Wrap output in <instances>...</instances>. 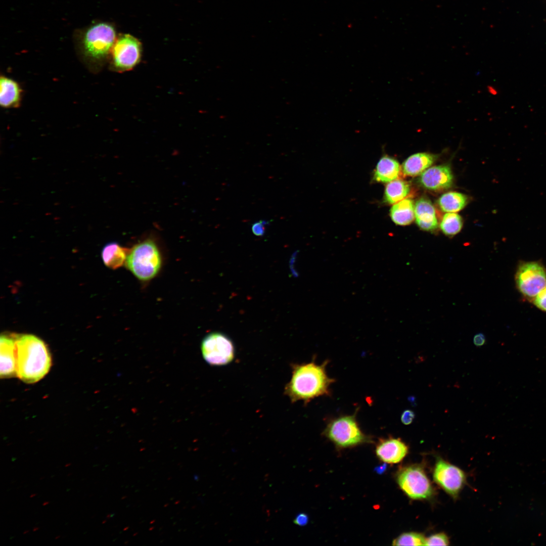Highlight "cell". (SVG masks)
<instances>
[{
	"mask_svg": "<svg viewBox=\"0 0 546 546\" xmlns=\"http://www.w3.org/2000/svg\"><path fill=\"white\" fill-rule=\"evenodd\" d=\"M328 363L326 360L317 365L313 359L308 363L293 365L291 379L285 388V394L292 402L302 400L307 403L316 397L330 395V386L335 380L327 373Z\"/></svg>",
	"mask_w": 546,
	"mask_h": 546,
	"instance_id": "1",
	"label": "cell"
},
{
	"mask_svg": "<svg viewBox=\"0 0 546 546\" xmlns=\"http://www.w3.org/2000/svg\"><path fill=\"white\" fill-rule=\"evenodd\" d=\"M51 365L50 353L42 340L33 335H17V377L26 383H36L47 374Z\"/></svg>",
	"mask_w": 546,
	"mask_h": 546,
	"instance_id": "2",
	"label": "cell"
},
{
	"mask_svg": "<svg viewBox=\"0 0 546 546\" xmlns=\"http://www.w3.org/2000/svg\"><path fill=\"white\" fill-rule=\"evenodd\" d=\"M125 264L138 279L147 281L154 278L159 271L162 258L155 243L147 239L130 250Z\"/></svg>",
	"mask_w": 546,
	"mask_h": 546,
	"instance_id": "3",
	"label": "cell"
},
{
	"mask_svg": "<svg viewBox=\"0 0 546 546\" xmlns=\"http://www.w3.org/2000/svg\"><path fill=\"white\" fill-rule=\"evenodd\" d=\"M356 413L329 420L324 431L325 436L341 448L353 447L369 441V437L359 427Z\"/></svg>",
	"mask_w": 546,
	"mask_h": 546,
	"instance_id": "4",
	"label": "cell"
},
{
	"mask_svg": "<svg viewBox=\"0 0 546 546\" xmlns=\"http://www.w3.org/2000/svg\"><path fill=\"white\" fill-rule=\"evenodd\" d=\"M398 485L404 493L413 499H429L435 490L424 468L413 464L401 468L396 474Z\"/></svg>",
	"mask_w": 546,
	"mask_h": 546,
	"instance_id": "5",
	"label": "cell"
},
{
	"mask_svg": "<svg viewBox=\"0 0 546 546\" xmlns=\"http://www.w3.org/2000/svg\"><path fill=\"white\" fill-rule=\"evenodd\" d=\"M515 281L522 295L528 299H533L546 287V269L538 261L522 262L517 268Z\"/></svg>",
	"mask_w": 546,
	"mask_h": 546,
	"instance_id": "6",
	"label": "cell"
},
{
	"mask_svg": "<svg viewBox=\"0 0 546 546\" xmlns=\"http://www.w3.org/2000/svg\"><path fill=\"white\" fill-rule=\"evenodd\" d=\"M201 349L204 359L212 366L226 365L235 357L232 341L220 333L214 332L207 335L202 340Z\"/></svg>",
	"mask_w": 546,
	"mask_h": 546,
	"instance_id": "7",
	"label": "cell"
},
{
	"mask_svg": "<svg viewBox=\"0 0 546 546\" xmlns=\"http://www.w3.org/2000/svg\"><path fill=\"white\" fill-rule=\"evenodd\" d=\"M433 477L436 484L454 498L458 496L466 482L465 472L441 458H437Z\"/></svg>",
	"mask_w": 546,
	"mask_h": 546,
	"instance_id": "8",
	"label": "cell"
},
{
	"mask_svg": "<svg viewBox=\"0 0 546 546\" xmlns=\"http://www.w3.org/2000/svg\"><path fill=\"white\" fill-rule=\"evenodd\" d=\"M115 39L114 28L106 23H99L86 31L83 40L85 52L90 57L101 59L112 47Z\"/></svg>",
	"mask_w": 546,
	"mask_h": 546,
	"instance_id": "9",
	"label": "cell"
},
{
	"mask_svg": "<svg viewBox=\"0 0 546 546\" xmlns=\"http://www.w3.org/2000/svg\"><path fill=\"white\" fill-rule=\"evenodd\" d=\"M141 44L134 37L124 34L118 38L113 49V65L119 71L132 69L140 62Z\"/></svg>",
	"mask_w": 546,
	"mask_h": 546,
	"instance_id": "10",
	"label": "cell"
},
{
	"mask_svg": "<svg viewBox=\"0 0 546 546\" xmlns=\"http://www.w3.org/2000/svg\"><path fill=\"white\" fill-rule=\"evenodd\" d=\"M419 182L428 190L440 191L451 186L453 175L448 165L435 166L427 169L421 174Z\"/></svg>",
	"mask_w": 546,
	"mask_h": 546,
	"instance_id": "11",
	"label": "cell"
},
{
	"mask_svg": "<svg viewBox=\"0 0 546 546\" xmlns=\"http://www.w3.org/2000/svg\"><path fill=\"white\" fill-rule=\"evenodd\" d=\"M17 334H4L0 339L1 378L16 376V350Z\"/></svg>",
	"mask_w": 546,
	"mask_h": 546,
	"instance_id": "12",
	"label": "cell"
},
{
	"mask_svg": "<svg viewBox=\"0 0 546 546\" xmlns=\"http://www.w3.org/2000/svg\"><path fill=\"white\" fill-rule=\"evenodd\" d=\"M408 446L400 438L380 439L376 447L378 458L386 463L401 462L408 452Z\"/></svg>",
	"mask_w": 546,
	"mask_h": 546,
	"instance_id": "13",
	"label": "cell"
},
{
	"mask_svg": "<svg viewBox=\"0 0 546 546\" xmlns=\"http://www.w3.org/2000/svg\"><path fill=\"white\" fill-rule=\"evenodd\" d=\"M415 217L417 224L423 230L432 231L438 227L435 208L428 199L421 198L417 201Z\"/></svg>",
	"mask_w": 546,
	"mask_h": 546,
	"instance_id": "14",
	"label": "cell"
},
{
	"mask_svg": "<svg viewBox=\"0 0 546 546\" xmlns=\"http://www.w3.org/2000/svg\"><path fill=\"white\" fill-rule=\"evenodd\" d=\"M437 158V155L431 153L423 152L414 154L403 163L402 172L407 176L418 175L428 169Z\"/></svg>",
	"mask_w": 546,
	"mask_h": 546,
	"instance_id": "15",
	"label": "cell"
},
{
	"mask_svg": "<svg viewBox=\"0 0 546 546\" xmlns=\"http://www.w3.org/2000/svg\"><path fill=\"white\" fill-rule=\"evenodd\" d=\"M21 89L15 80L1 76L0 79V104L5 108H16L20 105Z\"/></svg>",
	"mask_w": 546,
	"mask_h": 546,
	"instance_id": "16",
	"label": "cell"
},
{
	"mask_svg": "<svg viewBox=\"0 0 546 546\" xmlns=\"http://www.w3.org/2000/svg\"><path fill=\"white\" fill-rule=\"evenodd\" d=\"M400 173V166L398 162L393 158L384 156L377 164L374 178L378 182L388 183L397 179Z\"/></svg>",
	"mask_w": 546,
	"mask_h": 546,
	"instance_id": "17",
	"label": "cell"
},
{
	"mask_svg": "<svg viewBox=\"0 0 546 546\" xmlns=\"http://www.w3.org/2000/svg\"><path fill=\"white\" fill-rule=\"evenodd\" d=\"M129 251L117 243L111 242L106 244L103 248L101 256L107 267L115 269L125 263Z\"/></svg>",
	"mask_w": 546,
	"mask_h": 546,
	"instance_id": "18",
	"label": "cell"
},
{
	"mask_svg": "<svg viewBox=\"0 0 546 546\" xmlns=\"http://www.w3.org/2000/svg\"><path fill=\"white\" fill-rule=\"evenodd\" d=\"M390 215L392 221L397 225L410 224L415 217L413 201L407 198L394 204L390 209Z\"/></svg>",
	"mask_w": 546,
	"mask_h": 546,
	"instance_id": "19",
	"label": "cell"
},
{
	"mask_svg": "<svg viewBox=\"0 0 546 546\" xmlns=\"http://www.w3.org/2000/svg\"><path fill=\"white\" fill-rule=\"evenodd\" d=\"M410 192V186L405 181L396 179L386 186L384 200L389 204H394L404 199Z\"/></svg>",
	"mask_w": 546,
	"mask_h": 546,
	"instance_id": "20",
	"label": "cell"
},
{
	"mask_svg": "<svg viewBox=\"0 0 546 546\" xmlns=\"http://www.w3.org/2000/svg\"><path fill=\"white\" fill-rule=\"evenodd\" d=\"M468 202L467 197L461 193L450 192L443 194L438 203L441 210L446 212H456L463 209Z\"/></svg>",
	"mask_w": 546,
	"mask_h": 546,
	"instance_id": "21",
	"label": "cell"
},
{
	"mask_svg": "<svg viewBox=\"0 0 546 546\" xmlns=\"http://www.w3.org/2000/svg\"><path fill=\"white\" fill-rule=\"evenodd\" d=\"M462 225L463 221L460 215L454 212H448L442 218L440 228L445 235L453 236L461 231Z\"/></svg>",
	"mask_w": 546,
	"mask_h": 546,
	"instance_id": "22",
	"label": "cell"
},
{
	"mask_svg": "<svg viewBox=\"0 0 546 546\" xmlns=\"http://www.w3.org/2000/svg\"><path fill=\"white\" fill-rule=\"evenodd\" d=\"M426 538L420 533L409 532L399 535L392 541L393 545H425Z\"/></svg>",
	"mask_w": 546,
	"mask_h": 546,
	"instance_id": "23",
	"label": "cell"
},
{
	"mask_svg": "<svg viewBox=\"0 0 546 546\" xmlns=\"http://www.w3.org/2000/svg\"><path fill=\"white\" fill-rule=\"evenodd\" d=\"M449 544V541L447 535L440 532L426 538L425 545H448Z\"/></svg>",
	"mask_w": 546,
	"mask_h": 546,
	"instance_id": "24",
	"label": "cell"
},
{
	"mask_svg": "<svg viewBox=\"0 0 546 546\" xmlns=\"http://www.w3.org/2000/svg\"><path fill=\"white\" fill-rule=\"evenodd\" d=\"M534 304L541 310L546 311V287L533 299Z\"/></svg>",
	"mask_w": 546,
	"mask_h": 546,
	"instance_id": "25",
	"label": "cell"
},
{
	"mask_svg": "<svg viewBox=\"0 0 546 546\" xmlns=\"http://www.w3.org/2000/svg\"><path fill=\"white\" fill-rule=\"evenodd\" d=\"M269 222L261 220L255 222L251 227L252 233L257 236H262L265 232V226L269 224Z\"/></svg>",
	"mask_w": 546,
	"mask_h": 546,
	"instance_id": "26",
	"label": "cell"
},
{
	"mask_svg": "<svg viewBox=\"0 0 546 546\" xmlns=\"http://www.w3.org/2000/svg\"><path fill=\"white\" fill-rule=\"evenodd\" d=\"M415 417V413L410 410H405L401 416V421L404 425L411 424Z\"/></svg>",
	"mask_w": 546,
	"mask_h": 546,
	"instance_id": "27",
	"label": "cell"
},
{
	"mask_svg": "<svg viewBox=\"0 0 546 546\" xmlns=\"http://www.w3.org/2000/svg\"><path fill=\"white\" fill-rule=\"evenodd\" d=\"M308 516L304 513H301L298 514L294 520V523L299 526H304L306 525L308 523Z\"/></svg>",
	"mask_w": 546,
	"mask_h": 546,
	"instance_id": "28",
	"label": "cell"
},
{
	"mask_svg": "<svg viewBox=\"0 0 546 546\" xmlns=\"http://www.w3.org/2000/svg\"><path fill=\"white\" fill-rule=\"evenodd\" d=\"M473 343L476 346L483 345L485 343L484 335L481 333L476 334L473 338Z\"/></svg>",
	"mask_w": 546,
	"mask_h": 546,
	"instance_id": "29",
	"label": "cell"
},
{
	"mask_svg": "<svg viewBox=\"0 0 546 546\" xmlns=\"http://www.w3.org/2000/svg\"><path fill=\"white\" fill-rule=\"evenodd\" d=\"M386 469V464H384L382 466H379L376 468V471L379 474H381L384 472Z\"/></svg>",
	"mask_w": 546,
	"mask_h": 546,
	"instance_id": "30",
	"label": "cell"
},
{
	"mask_svg": "<svg viewBox=\"0 0 546 546\" xmlns=\"http://www.w3.org/2000/svg\"><path fill=\"white\" fill-rule=\"evenodd\" d=\"M39 527H34V528L33 529V531H37V530H38V529H39Z\"/></svg>",
	"mask_w": 546,
	"mask_h": 546,
	"instance_id": "31",
	"label": "cell"
},
{
	"mask_svg": "<svg viewBox=\"0 0 546 546\" xmlns=\"http://www.w3.org/2000/svg\"><path fill=\"white\" fill-rule=\"evenodd\" d=\"M49 503H50L49 502H44V503H43V504H42V505H43V506H45V505H47V504H49Z\"/></svg>",
	"mask_w": 546,
	"mask_h": 546,
	"instance_id": "32",
	"label": "cell"
},
{
	"mask_svg": "<svg viewBox=\"0 0 546 546\" xmlns=\"http://www.w3.org/2000/svg\"><path fill=\"white\" fill-rule=\"evenodd\" d=\"M71 465V463H69V464H66L65 466L66 467H68V466H70Z\"/></svg>",
	"mask_w": 546,
	"mask_h": 546,
	"instance_id": "33",
	"label": "cell"
},
{
	"mask_svg": "<svg viewBox=\"0 0 546 546\" xmlns=\"http://www.w3.org/2000/svg\"><path fill=\"white\" fill-rule=\"evenodd\" d=\"M35 495H36V494H31V495H30V497H33V496H35Z\"/></svg>",
	"mask_w": 546,
	"mask_h": 546,
	"instance_id": "34",
	"label": "cell"
},
{
	"mask_svg": "<svg viewBox=\"0 0 546 546\" xmlns=\"http://www.w3.org/2000/svg\"><path fill=\"white\" fill-rule=\"evenodd\" d=\"M29 531V530H27V531L24 532L23 534H26V533L28 532Z\"/></svg>",
	"mask_w": 546,
	"mask_h": 546,
	"instance_id": "35",
	"label": "cell"
},
{
	"mask_svg": "<svg viewBox=\"0 0 546 546\" xmlns=\"http://www.w3.org/2000/svg\"><path fill=\"white\" fill-rule=\"evenodd\" d=\"M59 537H60V535L58 536L57 537H55V539H58V538H59Z\"/></svg>",
	"mask_w": 546,
	"mask_h": 546,
	"instance_id": "36",
	"label": "cell"
},
{
	"mask_svg": "<svg viewBox=\"0 0 546 546\" xmlns=\"http://www.w3.org/2000/svg\"><path fill=\"white\" fill-rule=\"evenodd\" d=\"M43 478H44V477H42V478H40V479H43Z\"/></svg>",
	"mask_w": 546,
	"mask_h": 546,
	"instance_id": "37",
	"label": "cell"
}]
</instances>
